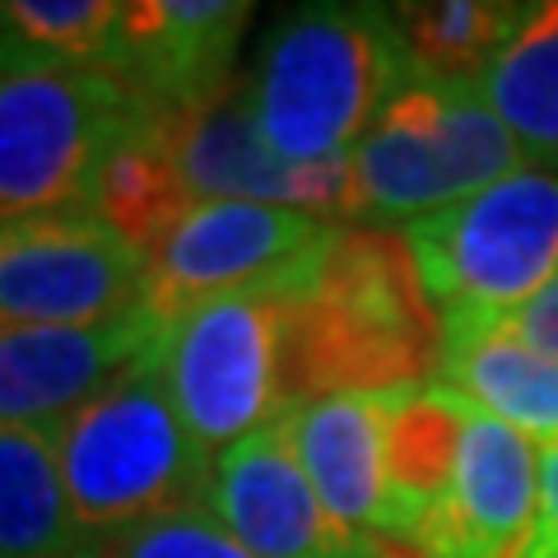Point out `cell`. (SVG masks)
Listing matches in <instances>:
<instances>
[{
    "label": "cell",
    "instance_id": "obj_16",
    "mask_svg": "<svg viewBox=\"0 0 558 558\" xmlns=\"http://www.w3.org/2000/svg\"><path fill=\"white\" fill-rule=\"evenodd\" d=\"M433 387L457 396L535 447L558 442V363L470 317H442V359Z\"/></svg>",
    "mask_w": 558,
    "mask_h": 558
},
{
    "label": "cell",
    "instance_id": "obj_10",
    "mask_svg": "<svg viewBox=\"0 0 558 558\" xmlns=\"http://www.w3.org/2000/svg\"><path fill=\"white\" fill-rule=\"evenodd\" d=\"M172 163L191 201H252L326 223L363 219L354 163H293L252 121L242 89L219 94L196 112L168 117Z\"/></svg>",
    "mask_w": 558,
    "mask_h": 558
},
{
    "label": "cell",
    "instance_id": "obj_1",
    "mask_svg": "<svg viewBox=\"0 0 558 558\" xmlns=\"http://www.w3.org/2000/svg\"><path fill=\"white\" fill-rule=\"evenodd\" d=\"M293 396L381 391L433 381L442 359V312L400 229L340 223L289 279Z\"/></svg>",
    "mask_w": 558,
    "mask_h": 558
},
{
    "label": "cell",
    "instance_id": "obj_15",
    "mask_svg": "<svg viewBox=\"0 0 558 558\" xmlns=\"http://www.w3.org/2000/svg\"><path fill=\"white\" fill-rule=\"evenodd\" d=\"M400 391L405 387L317 396L275 424L330 517H340L349 531L381 539H387V424Z\"/></svg>",
    "mask_w": 558,
    "mask_h": 558
},
{
    "label": "cell",
    "instance_id": "obj_24",
    "mask_svg": "<svg viewBox=\"0 0 558 558\" xmlns=\"http://www.w3.org/2000/svg\"><path fill=\"white\" fill-rule=\"evenodd\" d=\"M470 322H480L488 330H502V336L531 344L535 354H545V359L558 363V275L535 293L531 303L502 312V317H470Z\"/></svg>",
    "mask_w": 558,
    "mask_h": 558
},
{
    "label": "cell",
    "instance_id": "obj_5",
    "mask_svg": "<svg viewBox=\"0 0 558 558\" xmlns=\"http://www.w3.org/2000/svg\"><path fill=\"white\" fill-rule=\"evenodd\" d=\"M293 275L209 299L168 326L163 381L172 391V405L186 418L191 438L209 457H219L223 447L252 438L260 428H275L299 405V396H293V349H289Z\"/></svg>",
    "mask_w": 558,
    "mask_h": 558
},
{
    "label": "cell",
    "instance_id": "obj_7",
    "mask_svg": "<svg viewBox=\"0 0 558 558\" xmlns=\"http://www.w3.org/2000/svg\"><path fill=\"white\" fill-rule=\"evenodd\" d=\"M145 112L117 70L0 80V219L94 209L102 168Z\"/></svg>",
    "mask_w": 558,
    "mask_h": 558
},
{
    "label": "cell",
    "instance_id": "obj_19",
    "mask_svg": "<svg viewBox=\"0 0 558 558\" xmlns=\"http://www.w3.org/2000/svg\"><path fill=\"white\" fill-rule=\"evenodd\" d=\"M480 94L512 131L526 168H558V0H535L512 43L480 75Z\"/></svg>",
    "mask_w": 558,
    "mask_h": 558
},
{
    "label": "cell",
    "instance_id": "obj_3",
    "mask_svg": "<svg viewBox=\"0 0 558 558\" xmlns=\"http://www.w3.org/2000/svg\"><path fill=\"white\" fill-rule=\"evenodd\" d=\"M70 508L89 545L205 508L215 457L191 438L163 381V344L121 368L98 396L57 424Z\"/></svg>",
    "mask_w": 558,
    "mask_h": 558
},
{
    "label": "cell",
    "instance_id": "obj_6",
    "mask_svg": "<svg viewBox=\"0 0 558 558\" xmlns=\"http://www.w3.org/2000/svg\"><path fill=\"white\" fill-rule=\"evenodd\" d=\"M400 238L442 317H502L558 275V172L521 168Z\"/></svg>",
    "mask_w": 558,
    "mask_h": 558
},
{
    "label": "cell",
    "instance_id": "obj_18",
    "mask_svg": "<svg viewBox=\"0 0 558 558\" xmlns=\"http://www.w3.org/2000/svg\"><path fill=\"white\" fill-rule=\"evenodd\" d=\"M89 549L70 508L57 428H0V558H75Z\"/></svg>",
    "mask_w": 558,
    "mask_h": 558
},
{
    "label": "cell",
    "instance_id": "obj_20",
    "mask_svg": "<svg viewBox=\"0 0 558 558\" xmlns=\"http://www.w3.org/2000/svg\"><path fill=\"white\" fill-rule=\"evenodd\" d=\"M196 205L182 186V172L172 163L168 145V112L149 108L135 121V131L112 149L108 168L98 178L94 215L140 247L145 256L159 252V242L178 229V219Z\"/></svg>",
    "mask_w": 558,
    "mask_h": 558
},
{
    "label": "cell",
    "instance_id": "obj_9",
    "mask_svg": "<svg viewBox=\"0 0 558 558\" xmlns=\"http://www.w3.org/2000/svg\"><path fill=\"white\" fill-rule=\"evenodd\" d=\"M340 223L252 201H196L149 256L145 312L163 330L191 307L293 275Z\"/></svg>",
    "mask_w": 558,
    "mask_h": 558
},
{
    "label": "cell",
    "instance_id": "obj_2",
    "mask_svg": "<svg viewBox=\"0 0 558 558\" xmlns=\"http://www.w3.org/2000/svg\"><path fill=\"white\" fill-rule=\"evenodd\" d=\"M410 75L391 5H303L266 33L238 89L270 149L293 163H336Z\"/></svg>",
    "mask_w": 558,
    "mask_h": 558
},
{
    "label": "cell",
    "instance_id": "obj_22",
    "mask_svg": "<svg viewBox=\"0 0 558 558\" xmlns=\"http://www.w3.org/2000/svg\"><path fill=\"white\" fill-rule=\"evenodd\" d=\"M400 43L424 80L480 84V75L526 20L517 0H405L391 5Z\"/></svg>",
    "mask_w": 558,
    "mask_h": 558
},
{
    "label": "cell",
    "instance_id": "obj_21",
    "mask_svg": "<svg viewBox=\"0 0 558 558\" xmlns=\"http://www.w3.org/2000/svg\"><path fill=\"white\" fill-rule=\"evenodd\" d=\"M121 0H0V80L112 70Z\"/></svg>",
    "mask_w": 558,
    "mask_h": 558
},
{
    "label": "cell",
    "instance_id": "obj_4",
    "mask_svg": "<svg viewBox=\"0 0 558 558\" xmlns=\"http://www.w3.org/2000/svg\"><path fill=\"white\" fill-rule=\"evenodd\" d=\"M368 223H414L451 209L526 168L512 131L494 117L480 84L410 75L381 108L354 154Z\"/></svg>",
    "mask_w": 558,
    "mask_h": 558
},
{
    "label": "cell",
    "instance_id": "obj_8",
    "mask_svg": "<svg viewBox=\"0 0 558 558\" xmlns=\"http://www.w3.org/2000/svg\"><path fill=\"white\" fill-rule=\"evenodd\" d=\"M149 256L94 209L0 219V322L98 326L145 307Z\"/></svg>",
    "mask_w": 558,
    "mask_h": 558
},
{
    "label": "cell",
    "instance_id": "obj_17",
    "mask_svg": "<svg viewBox=\"0 0 558 558\" xmlns=\"http://www.w3.org/2000/svg\"><path fill=\"white\" fill-rule=\"evenodd\" d=\"M465 405L433 381H410L387 424V539L410 545L424 512L451 484Z\"/></svg>",
    "mask_w": 558,
    "mask_h": 558
},
{
    "label": "cell",
    "instance_id": "obj_25",
    "mask_svg": "<svg viewBox=\"0 0 558 558\" xmlns=\"http://www.w3.org/2000/svg\"><path fill=\"white\" fill-rule=\"evenodd\" d=\"M526 558H558V442L539 447V502Z\"/></svg>",
    "mask_w": 558,
    "mask_h": 558
},
{
    "label": "cell",
    "instance_id": "obj_11",
    "mask_svg": "<svg viewBox=\"0 0 558 558\" xmlns=\"http://www.w3.org/2000/svg\"><path fill=\"white\" fill-rule=\"evenodd\" d=\"M205 508L256 558H424L330 517L279 428H260L219 451Z\"/></svg>",
    "mask_w": 558,
    "mask_h": 558
},
{
    "label": "cell",
    "instance_id": "obj_12",
    "mask_svg": "<svg viewBox=\"0 0 558 558\" xmlns=\"http://www.w3.org/2000/svg\"><path fill=\"white\" fill-rule=\"evenodd\" d=\"M535 502L539 447L517 428L470 410L451 484L414 526L410 549L424 558H526Z\"/></svg>",
    "mask_w": 558,
    "mask_h": 558
},
{
    "label": "cell",
    "instance_id": "obj_26",
    "mask_svg": "<svg viewBox=\"0 0 558 558\" xmlns=\"http://www.w3.org/2000/svg\"><path fill=\"white\" fill-rule=\"evenodd\" d=\"M75 558H108V549H102V545H89V549H80Z\"/></svg>",
    "mask_w": 558,
    "mask_h": 558
},
{
    "label": "cell",
    "instance_id": "obj_13",
    "mask_svg": "<svg viewBox=\"0 0 558 558\" xmlns=\"http://www.w3.org/2000/svg\"><path fill=\"white\" fill-rule=\"evenodd\" d=\"M163 336L145 307L98 326L0 322V428H57Z\"/></svg>",
    "mask_w": 558,
    "mask_h": 558
},
{
    "label": "cell",
    "instance_id": "obj_23",
    "mask_svg": "<svg viewBox=\"0 0 558 558\" xmlns=\"http://www.w3.org/2000/svg\"><path fill=\"white\" fill-rule=\"evenodd\" d=\"M108 558H256L209 508H186L112 539Z\"/></svg>",
    "mask_w": 558,
    "mask_h": 558
},
{
    "label": "cell",
    "instance_id": "obj_14",
    "mask_svg": "<svg viewBox=\"0 0 558 558\" xmlns=\"http://www.w3.org/2000/svg\"><path fill=\"white\" fill-rule=\"evenodd\" d=\"M252 5L238 0H121L112 70L168 117L196 112L233 89Z\"/></svg>",
    "mask_w": 558,
    "mask_h": 558
}]
</instances>
